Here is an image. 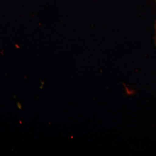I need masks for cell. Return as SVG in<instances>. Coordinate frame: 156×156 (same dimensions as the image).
<instances>
[{"mask_svg": "<svg viewBox=\"0 0 156 156\" xmlns=\"http://www.w3.org/2000/svg\"><path fill=\"white\" fill-rule=\"evenodd\" d=\"M154 29H155V36H154V42L155 44L156 47V21L154 24Z\"/></svg>", "mask_w": 156, "mask_h": 156, "instance_id": "6da1fadb", "label": "cell"}, {"mask_svg": "<svg viewBox=\"0 0 156 156\" xmlns=\"http://www.w3.org/2000/svg\"></svg>", "mask_w": 156, "mask_h": 156, "instance_id": "7a4b0ae2", "label": "cell"}]
</instances>
